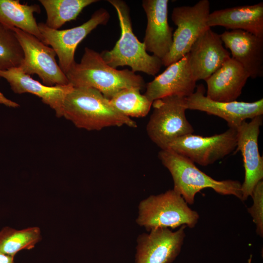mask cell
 <instances>
[{
  "label": "cell",
  "instance_id": "44dd1931",
  "mask_svg": "<svg viewBox=\"0 0 263 263\" xmlns=\"http://www.w3.org/2000/svg\"><path fill=\"white\" fill-rule=\"evenodd\" d=\"M38 5L21 4L19 0H0V23L30 34L40 41V33L34 13L39 14Z\"/></svg>",
  "mask_w": 263,
  "mask_h": 263
},
{
  "label": "cell",
  "instance_id": "7a4b0ae2",
  "mask_svg": "<svg viewBox=\"0 0 263 263\" xmlns=\"http://www.w3.org/2000/svg\"><path fill=\"white\" fill-rule=\"evenodd\" d=\"M74 87H89L96 89L106 98L125 88L143 89L144 79L129 69L113 68L107 64L100 54L88 47L79 63L76 62L65 75Z\"/></svg>",
  "mask_w": 263,
  "mask_h": 263
},
{
  "label": "cell",
  "instance_id": "ffe728a7",
  "mask_svg": "<svg viewBox=\"0 0 263 263\" xmlns=\"http://www.w3.org/2000/svg\"><path fill=\"white\" fill-rule=\"evenodd\" d=\"M207 25L241 30L263 38V2L214 11L209 15Z\"/></svg>",
  "mask_w": 263,
  "mask_h": 263
},
{
  "label": "cell",
  "instance_id": "5b68a950",
  "mask_svg": "<svg viewBox=\"0 0 263 263\" xmlns=\"http://www.w3.org/2000/svg\"><path fill=\"white\" fill-rule=\"evenodd\" d=\"M199 219L198 212L191 209L183 197L172 189L141 201L136 222L149 232L157 228L173 229L183 225L193 228Z\"/></svg>",
  "mask_w": 263,
  "mask_h": 263
},
{
  "label": "cell",
  "instance_id": "52a82bcc",
  "mask_svg": "<svg viewBox=\"0 0 263 263\" xmlns=\"http://www.w3.org/2000/svg\"><path fill=\"white\" fill-rule=\"evenodd\" d=\"M210 2L201 0L192 6H180L173 8V22L177 29L173 34L169 52L162 59V65L168 67L184 57L198 38L207 29Z\"/></svg>",
  "mask_w": 263,
  "mask_h": 263
},
{
  "label": "cell",
  "instance_id": "8992f818",
  "mask_svg": "<svg viewBox=\"0 0 263 263\" xmlns=\"http://www.w3.org/2000/svg\"><path fill=\"white\" fill-rule=\"evenodd\" d=\"M153 112L146 126L150 139L161 150L194 130L186 116L185 97L171 95L153 101Z\"/></svg>",
  "mask_w": 263,
  "mask_h": 263
},
{
  "label": "cell",
  "instance_id": "83f0119b",
  "mask_svg": "<svg viewBox=\"0 0 263 263\" xmlns=\"http://www.w3.org/2000/svg\"><path fill=\"white\" fill-rule=\"evenodd\" d=\"M14 257L0 252V263H14Z\"/></svg>",
  "mask_w": 263,
  "mask_h": 263
},
{
  "label": "cell",
  "instance_id": "d6986e66",
  "mask_svg": "<svg viewBox=\"0 0 263 263\" xmlns=\"http://www.w3.org/2000/svg\"><path fill=\"white\" fill-rule=\"evenodd\" d=\"M250 77L248 72L238 62L230 57L206 82V96L214 101H235Z\"/></svg>",
  "mask_w": 263,
  "mask_h": 263
},
{
  "label": "cell",
  "instance_id": "4fadbf2b",
  "mask_svg": "<svg viewBox=\"0 0 263 263\" xmlns=\"http://www.w3.org/2000/svg\"><path fill=\"white\" fill-rule=\"evenodd\" d=\"M183 225L175 231L157 228L137 239L135 263H171L179 254L186 236Z\"/></svg>",
  "mask_w": 263,
  "mask_h": 263
},
{
  "label": "cell",
  "instance_id": "2e32d148",
  "mask_svg": "<svg viewBox=\"0 0 263 263\" xmlns=\"http://www.w3.org/2000/svg\"><path fill=\"white\" fill-rule=\"evenodd\" d=\"M168 0H144L147 24L143 43L147 52L162 60L172 44L173 28L168 23Z\"/></svg>",
  "mask_w": 263,
  "mask_h": 263
},
{
  "label": "cell",
  "instance_id": "9c48e42d",
  "mask_svg": "<svg viewBox=\"0 0 263 263\" xmlns=\"http://www.w3.org/2000/svg\"><path fill=\"white\" fill-rule=\"evenodd\" d=\"M237 131L229 128L225 132L210 136L191 134L179 137L168 146L170 149L203 166L223 159L236 149Z\"/></svg>",
  "mask_w": 263,
  "mask_h": 263
},
{
  "label": "cell",
  "instance_id": "9a60e30c",
  "mask_svg": "<svg viewBox=\"0 0 263 263\" xmlns=\"http://www.w3.org/2000/svg\"><path fill=\"white\" fill-rule=\"evenodd\" d=\"M196 83L187 54L148 83L144 95L152 102L171 95L187 97L194 92Z\"/></svg>",
  "mask_w": 263,
  "mask_h": 263
},
{
  "label": "cell",
  "instance_id": "484cf974",
  "mask_svg": "<svg viewBox=\"0 0 263 263\" xmlns=\"http://www.w3.org/2000/svg\"><path fill=\"white\" fill-rule=\"evenodd\" d=\"M251 197L253 205L247 208L256 226V233L260 237H263V182H259L255 186Z\"/></svg>",
  "mask_w": 263,
  "mask_h": 263
},
{
  "label": "cell",
  "instance_id": "ba28073f",
  "mask_svg": "<svg viewBox=\"0 0 263 263\" xmlns=\"http://www.w3.org/2000/svg\"><path fill=\"white\" fill-rule=\"evenodd\" d=\"M15 33L24 54L19 67L24 73L37 74L43 84L48 86L66 85L68 80L58 64L54 50L35 36L16 27H9Z\"/></svg>",
  "mask_w": 263,
  "mask_h": 263
},
{
  "label": "cell",
  "instance_id": "603a6c76",
  "mask_svg": "<svg viewBox=\"0 0 263 263\" xmlns=\"http://www.w3.org/2000/svg\"><path fill=\"white\" fill-rule=\"evenodd\" d=\"M41 240V230L38 226L20 230L5 226L0 230V252L15 256L21 250L33 249Z\"/></svg>",
  "mask_w": 263,
  "mask_h": 263
},
{
  "label": "cell",
  "instance_id": "3957f363",
  "mask_svg": "<svg viewBox=\"0 0 263 263\" xmlns=\"http://www.w3.org/2000/svg\"><path fill=\"white\" fill-rule=\"evenodd\" d=\"M108 2L116 11L121 35L111 50L104 51L100 54L102 59L114 69L128 66L134 73L141 72L155 75L161 69L162 60L153 55H149L144 43L140 42L134 34L129 6L121 0H109Z\"/></svg>",
  "mask_w": 263,
  "mask_h": 263
},
{
  "label": "cell",
  "instance_id": "7c38bea8",
  "mask_svg": "<svg viewBox=\"0 0 263 263\" xmlns=\"http://www.w3.org/2000/svg\"><path fill=\"white\" fill-rule=\"evenodd\" d=\"M206 89L202 84L185 97L188 109L197 110L218 116L226 121L229 128L236 129L247 119L263 114V99L252 102L233 101L221 102L212 100L205 95Z\"/></svg>",
  "mask_w": 263,
  "mask_h": 263
},
{
  "label": "cell",
  "instance_id": "30bf717a",
  "mask_svg": "<svg viewBox=\"0 0 263 263\" xmlns=\"http://www.w3.org/2000/svg\"><path fill=\"white\" fill-rule=\"evenodd\" d=\"M110 19L109 12L103 8L95 11L91 18L82 24L65 30L48 27L45 23L38 24L42 36L41 41L55 51L61 70L66 75L75 62V53L79 43L94 29L105 25Z\"/></svg>",
  "mask_w": 263,
  "mask_h": 263
},
{
  "label": "cell",
  "instance_id": "6da1fadb",
  "mask_svg": "<svg viewBox=\"0 0 263 263\" xmlns=\"http://www.w3.org/2000/svg\"><path fill=\"white\" fill-rule=\"evenodd\" d=\"M62 116L77 128L88 131L137 126L132 118L118 112L99 91L89 87H73L64 98Z\"/></svg>",
  "mask_w": 263,
  "mask_h": 263
},
{
  "label": "cell",
  "instance_id": "7402d4cb",
  "mask_svg": "<svg viewBox=\"0 0 263 263\" xmlns=\"http://www.w3.org/2000/svg\"><path fill=\"white\" fill-rule=\"evenodd\" d=\"M97 0H39L47 14L45 24L58 30L68 21L75 20L82 10Z\"/></svg>",
  "mask_w": 263,
  "mask_h": 263
},
{
  "label": "cell",
  "instance_id": "4316f807",
  "mask_svg": "<svg viewBox=\"0 0 263 263\" xmlns=\"http://www.w3.org/2000/svg\"><path fill=\"white\" fill-rule=\"evenodd\" d=\"M0 103L3 104L7 106L11 107H17L19 106V105L17 103L6 98L3 95V94L0 93Z\"/></svg>",
  "mask_w": 263,
  "mask_h": 263
},
{
  "label": "cell",
  "instance_id": "ac0fdd59",
  "mask_svg": "<svg viewBox=\"0 0 263 263\" xmlns=\"http://www.w3.org/2000/svg\"><path fill=\"white\" fill-rule=\"evenodd\" d=\"M0 77L8 81L15 93H28L35 94L53 109L57 117H62L64 100L73 87L71 84L48 86L24 73L19 67L0 71Z\"/></svg>",
  "mask_w": 263,
  "mask_h": 263
},
{
  "label": "cell",
  "instance_id": "f1b7e54d",
  "mask_svg": "<svg viewBox=\"0 0 263 263\" xmlns=\"http://www.w3.org/2000/svg\"><path fill=\"white\" fill-rule=\"evenodd\" d=\"M251 258H252V256H251L250 258L248 260L247 263H251Z\"/></svg>",
  "mask_w": 263,
  "mask_h": 263
},
{
  "label": "cell",
  "instance_id": "5bb4252c",
  "mask_svg": "<svg viewBox=\"0 0 263 263\" xmlns=\"http://www.w3.org/2000/svg\"><path fill=\"white\" fill-rule=\"evenodd\" d=\"M188 56L189 65L196 81L207 80L231 57L223 45L220 35L210 28L195 41Z\"/></svg>",
  "mask_w": 263,
  "mask_h": 263
},
{
  "label": "cell",
  "instance_id": "d4e9b609",
  "mask_svg": "<svg viewBox=\"0 0 263 263\" xmlns=\"http://www.w3.org/2000/svg\"><path fill=\"white\" fill-rule=\"evenodd\" d=\"M24 57L15 32L0 23V71L19 67Z\"/></svg>",
  "mask_w": 263,
  "mask_h": 263
},
{
  "label": "cell",
  "instance_id": "277c9868",
  "mask_svg": "<svg viewBox=\"0 0 263 263\" xmlns=\"http://www.w3.org/2000/svg\"><path fill=\"white\" fill-rule=\"evenodd\" d=\"M158 158L171 174L173 189L187 204L194 202L196 194L206 188H210L221 195H232L241 200V183L238 181L216 180L200 170L188 158L170 150H161Z\"/></svg>",
  "mask_w": 263,
  "mask_h": 263
},
{
  "label": "cell",
  "instance_id": "8fae6325",
  "mask_svg": "<svg viewBox=\"0 0 263 263\" xmlns=\"http://www.w3.org/2000/svg\"><path fill=\"white\" fill-rule=\"evenodd\" d=\"M263 119V115L256 116L249 122H243L236 129L235 150L242 153L244 169V179L241 184L242 201L251 197L255 186L263 179V158L260 155L258 147Z\"/></svg>",
  "mask_w": 263,
  "mask_h": 263
},
{
  "label": "cell",
  "instance_id": "cb8c5ba5",
  "mask_svg": "<svg viewBox=\"0 0 263 263\" xmlns=\"http://www.w3.org/2000/svg\"><path fill=\"white\" fill-rule=\"evenodd\" d=\"M141 90L136 88H125L117 93L110 99L111 105L125 116L143 117L149 113L152 102Z\"/></svg>",
  "mask_w": 263,
  "mask_h": 263
},
{
  "label": "cell",
  "instance_id": "e0dca14e",
  "mask_svg": "<svg viewBox=\"0 0 263 263\" xmlns=\"http://www.w3.org/2000/svg\"><path fill=\"white\" fill-rule=\"evenodd\" d=\"M231 58L240 63L250 77L263 75V38L241 30L225 31L220 35Z\"/></svg>",
  "mask_w": 263,
  "mask_h": 263
}]
</instances>
